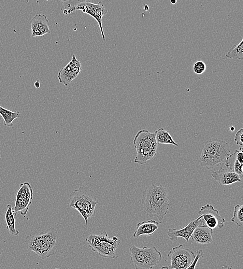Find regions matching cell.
I'll list each match as a JSON object with an SVG mask.
<instances>
[{
    "label": "cell",
    "mask_w": 243,
    "mask_h": 269,
    "mask_svg": "<svg viewBox=\"0 0 243 269\" xmlns=\"http://www.w3.org/2000/svg\"><path fill=\"white\" fill-rule=\"evenodd\" d=\"M131 261L136 269H152L163 259L161 252L154 246L140 248L134 245L130 249Z\"/></svg>",
    "instance_id": "52a82bcc"
},
{
    "label": "cell",
    "mask_w": 243,
    "mask_h": 269,
    "mask_svg": "<svg viewBox=\"0 0 243 269\" xmlns=\"http://www.w3.org/2000/svg\"><path fill=\"white\" fill-rule=\"evenodd\" d=\"M65 7L64 10L68 11L74 8L80 2V0H61Z\"/></svg>",
    "instance_id": "cb8c5ba5"
},
{
    "label": "cell",
    "mask_w": 243,
    "mask_h": 269,
    "mask_svg": "<svg viewBox=\"0 0 243 269\" xmlns=\"http://www.w3.org/2000/svg\"><path fill=\"white\" fill-rule=\"evenodd\" d=\"M155 132L156 139L158 144L179 146L178 144L176 142L173 137L164 128H160Z\"/></svg>",
    "instance_id": "d6986e66"
},
{
    "label": "cell",
    "mask_w": 243,
    "mask_h": 269,
    "mask_svg": "<svg viewBox=\"0 0 243 269\" xmlns=\"http://www.w3.org/2000/svg\"><path fill=\"white\" fill-rule=\"evenodd\" d=\"M233 155L230 144L224 140L216 139L206 144L199 162L202 166L210 169L222 164L225 166L230 165Z\"/></svg>",
    "instance_id": "7a4b0ae2"
},
{
    "label": "cell",
    "mask_w": 243,
    "mask_h": 269,
    "mask_svg": "<svg viewBox=\"0 0 243 269\" xmlns=\"http://www.w3.org/2000/svg\"><path fill=\"white\" fill-rule=\"evenodd\" d=\"M34 198V189L28 182L22 183L18 192L16 205L12 208L14 214L17 216L19 212L21 215L26 217L32 204Z\"/></svg>",
    "instance_id": "30bf717a"
},
{
    "label": "cell",
    "mask_w": 243,
    "mask_h": 269,
    "mask_svg": "<svg viewBox=\"0 0 243 269\" xmlns=\"http://www.w3.org/2000/svg\"><path fill=\"white\" fill-rule=\"evenodd\" d=\"M242 148H240L239 150H236L235 154L236 155V160L240 163H243Z\"/></svg>",
    "instance_id": "83f0119b"
},
{
    "label": "cell",
    "mask_w": 243,
    "mask_h": 269,
    "mask_svg": "<svg viewBox=\"0 0 243 269\" xmlns=\"http://www.w3.org/2000/svg\"><path fill=\"white\" fill-rule=\"evenodd\" d=\"M243 129H240L239 130L236 134L234 141H236L237 145L242 146L243 145Z\"/></svg>",
    "instance_id": "4316f807"
},
{
    "label": "cell",
    "mask_w": 243,
    "mask_h": 269,
    "mask_svg": "<svg viewBox=\"0 0 243 269\" xmlns=\"http://www.w3.org/2000/svg\"><path fill=\"white\" fill-rule=\"evenodd\" d=\"M98 203L96 193L86 186H82L70 194L68 205L78 210L88 225V219L95 214Z\"/></svg>",
    "instance_id": "277c9868"
},
{
    "label": "cell",
    "mask_w": 243,
    "mask_h": 269,
    "mask_svg": "<svg viewBox=\"0 0 243 269\" xmlns=\"http://www.w3.org/2000/svg\"><path fill=\"white\" fill-rule=\"evenodd\" d=\"M228 59L243 60V40L237 45H235L226 55Z\"/></svg>",
    "instance_id": "44dd1931"
},
{
    "label": "cell",
    "mask_w": 243,
    "mask_h": 269,
    "mask_svg": "<svg viewBox=\"0 0 243 269\" xmlns=\"http://www.w3.org/2000/svg\"><path fill=\"white\" fill-rule=\"evenodd\" d=\"M145 9H146V11H148V10L150 9V7H149V6H148V5H146V7H145Z\"/></svg>",
    "instance_id": "f546056e"
},
{
    "label": "cell",
    "mask_w": 243,
    "mask_h": 269,
    "mask_svg": "<svg viewBox=\"0 0 243 269\" xmlns=\"http://www.w3.org/2000/svg\"><path fill=\"white\" fill-rule=\"evenodd\" d=\"M204 224V221L203 217L200 215L198 218L192 220L187 226L181 229H169L168 235L172 242H177L178 237H182L188 242L196 228L198 226Z\"/></svg>",
    "instance_id": "4fadbf2b"
},
{
    "label": "cell",
    "mask_w": 243,
    "mask_h": 269,
    "mask_svg": "<svg viewBox=\"0 0 243 269\" xmlns=\"http://www.w3.org/2000/svg\"><path fill=\"white\" fill-rule=\"evenodd\" d=\"M78 10L88 14L89 15L96 20L100 30H101L102 38L104 41H106V38L103 27L102 19L108 13V10L105 8L102 2H100L97 4H94L90 1L80 2L74 8L68 11L64 10V14L68 15Z\"/></svg>",
    "instance_id": "ba28073f"
},
{
    "label": "cell",
    "mask_w": 243,
    "mask_h": 269,
    "mask_svg": "<svg viewBox=\"0 0 243 269\" xmlns=\"http://www.w3.org/2000/svg\"><path fill=\"white\" fill-rule=\"evenodd\" d=\"M204 256V251L202 250H199L197 251V255L196 256L194 259V260L193 262L190 265V266L188 268V269H194L196 268V267L197 265V263L200 258L202 257H203Z\"/></svg>",
    "instance_id": "d4e9b609"
},
{
    "label": "cell",
    "mask_w": 243,
    "mask_h": 269,
    "mask_svg": "<svg viewBox=\"0 0 243 269\" xmlns=\"http://www.w3.org/2000/svg\"><path fill=\"white\" fill-rule=\"evenodd\" d=\"M242 167L243 164L240 163L237 160H236L234 163V168H233L234 171L242 179L243 175Z\"/></svg>",
    "instance_id": "484cf974"
},
{
    "label": "cell",
    "mask_w": 243,
    "mask_h": 269,
    "mask_svg": "<svg viewBox=\"0 0 243 269\" xmlns=\"http://www.w3.org/2000/svg\"><path fill=\"white\" fill-rule=\"evenodd\" d=\"M232 221L236 224L239 227L243 225V206L237 205L234 207V217Z\"/></svg>",
    "instance_id": "7402d4cb"
},
{
    "label": "cell",
    "mask_w": 243,
    "mask_h": 269,
    "mask_svg": "<svg viewBox=\"0 0 243 269\" xmlns=\"http://www.w3.org/2000/svg\"><path fill=\"white\" fill-rule=\"evenodd\" d=\"M171 261L170 269H188L196 257L194 251L180 244L172 249L168 255Z\"/></svg>",
    "instance_id": "9c48e42d"
},
{
    "label": "cell",
    "mask_w": 243,
    "mask_h": 269,
    "mask_svg": "<svg viewBox=\"0 0 243 269\" xmlns=\"http://www.w3.org/2000/svg\"><path fill=\"white\" fill-rule=\"evenodd\" d=\"M170 196L166 189L162 185L152 183L144 193L142 198L146 215L162 220L170 209Z\"/></svg>",
    "instance_id": "6da1fadb"
},
{
    "label": "cell",
    "mask_w": 243,
    "mask_h": 269,
    "mask_svg": "<svg viewBox=\"0 0 243 269\" xmlns=\"http://www.w3.org/2000/svg\"><path fill=\"white\" fill-rule=\"evenodd\" d=\"M230 130L232 131H235V127H234V126L230 127Z\"/></svg>",
    "instance_id": "4dcf8cb0"
},
{
    "label": "cell",
    "mask_w": 243,
    "mask_h": 269,
    "mask_svg": "<svg viewBox=\"0 0 243 269\" xmlns=\"http://www.w3.org/2000/svg\"><path fill=\"white\" fill-rule=\"evenodd\" d=\"M0 115L4 120V125L8 127H12L13 122L20 117V112L10 111L1 105H0Z\"/></svg>",
    "instance_id": "ffe728a7"
},
{
    "label": "cell",
    "mask_w": 243,
    "mask_h": 269,
    "mask_svg": "<svg viewBox=\"0 0 243 269\" xmlns=\"http://www.w3.org/2000/svg\"><path fill=\"white\" fill-rule=\"evenodd\" d=\"M161 223L162 222L154 220L138 223L134 234V237L137 238L142 235H152L156 230H158L160 225Z\"/></svg>",
    "instance_id": "e0dca14e"
},
{
    "label": "cell",
    "mask_w": 243,
    "mask_h": 269,
    "mask_svg": "<svg viewBox=\"0 0 243 269\" xmlns=\"http://www.w3.org/2000/svg\"><path fill=\"white\" fill-rule=\"evenodd\" d=\"M226 167V168L221 167L212 174V178L221 186L230 185L237 182H242V179L234 172L231 165Z\"/></svg>",
    "instance_id": "5bb4252c"
},
{
    "label": "cell",
    "mask_w": 243,
    "mask_h": 269,
    "mask_svg": "<svg viewBox=\"0 0 243 269\" xmlns=\"http://www.w3.org/2000/svg\"><path fill=\"white\" fill-rule=\"evenodd\" d=\"M90 248L100 256L111 259L117 258L116 251L121 241L117 236L110 237L106 231L98 235L92 234L86 238Z\"/></svg>",
    "instance_id": "8992f818"
},
{
    "label": "cell",
    "mask_w": 243,
    "mask_h": 269,
    "mask_svg": "<svg viewBox=\"0 0 243 269\" xmlns=\"http://www.w3.org/2000/svg\"><path fill=\"white\" fill-rule=\"evenodd\" d=\"M82 70V63L74 54L72 60L60 70L58 75L60 82L68 87L71 82L78 78Z\"/></svg>",
    "instance_id": "7c38bea8"
},
{
    "label": "cell",
    "mask_w": 243,
    "mask_h": 269,
    "mask_svg": "<svg viewBox=\"0 0 243 269\" xmlns=\"http://www.w3.org/2000/svg\"><path fill=\"white\" fill-rule=\"evenodd\" d=\"M58 231L52 227L44 233L26 237V244L28 249L34 252L42 260L54 256L57 250Z\"/></svg>",
    "instance_id": "3957f363"
},
{
    "label": "cell",
    "mask_w": 243,
    "mask_h": 269,
    "mask_svg": "<svg viewBox=\"0 0 243 269\" xmlns=\"http://www.w3.org/2000/svg\"><path fill=\"white\" fill-rule=\"evenodd\" d=\"M198 214L202 216L204 221L206 222L204 224L212 230L222 229L224 226L225 218L220 215L218 210L210 204L202 207L198 212Z\"/></svg>",
    "instance_id": "8fae6325"
},
{
    "label": "cell",
    "mask_w": 243,
    "mask_h": 269,
    "mask_svg": "<svg viewBox=\"0 0 243 269\" xmlns=\"http://www.w3.org/2000/svg\"><path fill=\"white\" fill-rule=\"evenodd\" d=\"M16 216L14 213L11 204H8L6 215V219L7 224L6 228L11 235L17 236L20 235V231L16 227Z\"/></svg>",
    "instance_id": "ac0fdd59"
},
{
    "label": "cell",
    "mask_w": 243,
    "mask_h": 269,
    "mask_svg": "<svg viewBox=\"0 0 243 269\" xmlns=\"http://www.w3.org/2000/svg\"><path fill=\"white\" fill-rule=\"evenodd\" d=\"M136 156L134 163L144 165L152 160L158 150V144L156 139V132L142 130L136 134L134 140Z\"/></svg>",
    "instance_id": "5b68a950"
},
{
    "label": "cell",
    "mask_w": 243,
    "mask_h": 269,
    "mask_svg": "<svg viewBox=\"0 0 243 269\" xmlns=\"http://www.w3.org/2000/svg\"><path fill=\"white\" fill-rule=\"evenodd\" d=\"M213 230L204 224L196 228L191 237L195 243L204 245L210 244L213 242Z\"/></svg>",
    "instance_id": "2e32d148"
},
{
    "label": "cell",
    "mask_w": 243,
    "mask_h": 269,
    "mask_svg": "<svg viewBox=\"0 0 243 269\" xmlns=\"http://www.w3.org/2000/svg\"><path fill=\"white\" fill-rule=\"evenodd\" d=\"M30 23L33 37H42L51 33L49 20L46 15L37 14Z\"/></svg>",
    "instance_id": "9a60e30c"
},
{
    "label": "cell",
    "mask_w": 243,
    "mask_h": 269,
    "mask_svg": "<svg viewBox=\"0 0 243 269\" xmlns=\"http://www.w3.org/2000/svg\"><path fill=\"white\" fill-rule=\"evenodd\" d=\"M206 65L203 61H196L193 66L194 72L197 75L203 74L206 70Z\"/></svg>",
    "instance_id": "603a6c76"
},
{
    "label": "cell",
    "mask_w": 243,
    "mask_h": 269,
    "mask_svg": "<svg viewBox=\"0 0 243 269\" xmlns=\"http://www.w3.org/2000/svg\"><path fill=\"white\" fill-rule=\"evenodd\" d=\"M178 2L177 0H170V3L172 4L176 5Z\"/></svg>",
    "instance_id": "f1b7e54d"
}]
</instances>
